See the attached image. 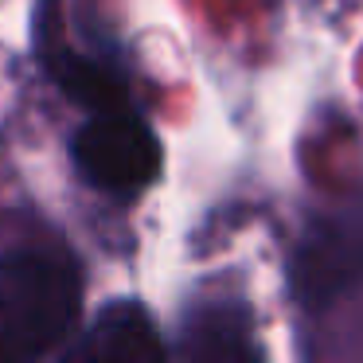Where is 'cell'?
Returning a JSON list of instances; mask_svg holds the SVG:
<instances>
[{"instance_id":"6da1fadb","label":"cell","mask_w":363,"mask_h":363,"mask_svg":"<svg viewBox=\"0 0 363 363\" xmlns=\"http://www.w3.org/2000/svg\"><path fill=\"white\" fill-rule=\"evenodd\" d=\"M82 274L59 250H12L0 258V359H40L79 320Z\"/></svg>"},{"instance_id":"7a4b0ae2","label":"cell","mask_w":363,"mask_h":363,"mask_svg":"<svg viewBox=\"0 0 363 363\" xmlns=\"http://www.w3.org/2000/svg\"><path fill=\"white\" fill-rule=\"evenodd\" d=\"M289 285L308 313H324L363 285V191L320 211L305 227L289 262Z\"/></svg>"},{"instance_id":"3957f363","label":"cell","mask_w":363,"mask_h":363,"mask_svg":"<svg viewBox=\"0 0 363 363\" xmlns=\"http://www.w3.org/2000/svg\"><path fill=\"white\" fill-rule=\"evenodd\" d=\"M71 160L86 184L110 196H133L160 176V141L129 106L94 110L71 141Z\"/></svg>"},{"instance_id":"277c9868","label":"cell","mask_w":363,"mask_h":363,"mask_svg":"<svg viewBox=\"0 0 363 363\" xmlns=\"http://www.w3.org/2000/svg\"><path fill=\"white\" fill-rule=\"evenodd\" d=\"M35 51H40V67L55 79V86L63 90L71 102L86 106L90 113L129 106L125 82H121L110 67L94 63V59L82 55L71 43L63 0H40V4H35Z\"/></svg>"},{"instance_id":"5b68a950","label":"cell","mask_w":363,"mask_h":363,"mask_svg":"<svg viewBox=\"0 0 363 363\" xmlns=\"http://www.w3.org/2000/svg\"><path fill=\"white\" fill-rule=\"evenodd\" d=\"M74 359H98V363H145V359H160L164 344H160L157 328H152L149 313L133 301H118L110 305L102 316L94 320V328L86 332L79 347H74Z\"/></svg>"},{"instance_id":"8992f818","label":"cell","mask_w":363,"mask_h":363,"mask_svg":"<svg viewBox=\"0 0 363 363\" xmlns=\"http://www.w3.org/2000/svg\"><path fill=\"white\" fill-rule=\"evenodd\" d=\"M191 355H246V324L242 320H196L188 332Z\"/></svg>"}]
</instances>
